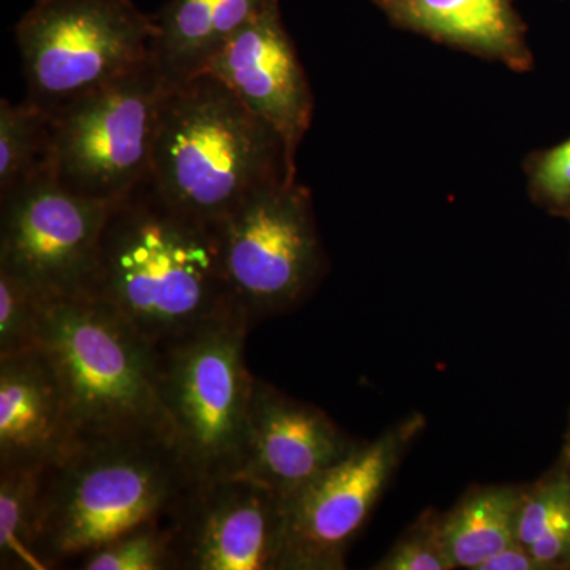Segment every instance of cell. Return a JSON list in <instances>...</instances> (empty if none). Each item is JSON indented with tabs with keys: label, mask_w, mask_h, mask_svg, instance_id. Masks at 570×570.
<instances>
[{
	"label": "cell",
	"mask_w": 570,
	"mask_h": 570,
	"mask_svg": "<svg viewBox=\"0 0 570 570\" xmlns=\"http://www.w3.org/2000/svg\"><path fill=\"white\" fill-rule=\"evenodd\" d=\"M149 181L179 212L219 225L255 190L296 178L279 134L204 71L168 85Z\"/></svg>",
	"instance_id": "2"
},
{
	"label": "cell",
	"mask_w": 570,
	"mask_h": 570,
	"mask_svg": "<svg viewBox=\"0 0 570 570\" xmlns=\"http://www.w3.org/2000/svg\"><path fill=\"white\" fill-rule=\"evenodd\" d=\"M404 31L524 73L534 66L512 0H392L382 7Z\"/></svg>",
	"instance_id": "15"
},
{
	"label": "cell",
	"mask_w": 570,
	"mask_h": 570,
	"mask_svg": "<svg viewBox=\"0 0 570 570\" xmlns=\"http://www.w3.org/2000/svg\"><path fill=\"white\" fill-rule=\"evenodd\" d=\"M532 204L551 216L570 217V138L528 154L523 163Z\"/></svg>",
	"instance_id": "24"
},
{
	"label": "cell",
	"mask_w": 570,
	"mask_h": 570,
	"mask_svg": "<svg viewBox=\"0 0 570 570\" xmlns=\"http://www.w3.org/2000/svg\"><path fill=\"white\" fill-rule=\"evenodd\" d=\"M225 279L249 324L287 313L324 273L313 194L296 181L255 190L219 224Z\"/></svg>",
	"instance_id": "8"
},
{
	"label": "cell",
	"mask_w": 570,
	"mask_h": 570,
	"mask_svg": "<svg viewBox=\"0 0 570 570\" xmlns=\"http://www.w3.org/2000/svg\"><path fill=\"white\" fill-rule=\"evenodd\" d=\"M540 570L570 568V527L554 530L528 547Z\"/></svg>",
	"instance_id": "25"
},
{
	"label": "cell",
	"mask_w": 570,
	"mask_h": 570,
	"mask_svg": "<svg viewBox=\"0 0 570 570\" xmlns=\"http://www.w3.org/2000/svg\"><path fill=\"white\" fill-rule=\"evenodd\" d=\"M115 204L78 197L51 179L0 197V268L43 302L89 295Z\"/></svg>",
	"instance_id": "10"
},
{
	"label": "cell",
	"mask_w": 570,
	"mask_h": 570,
	"mask_svg": "<svg viewBox=\"0 0 570 570\" xmlns=\"http://www.w3.org/2000/svg\"><path fill=\"white\" fill-rule=\"evenodd\" d=\"M168 82L156 62L48 111L52 183L67 193L118 202L151 175Z\"/></svg>",
	"instance_id": "7"
},
{
	"label": "cell",
	"mask_w": 570,
	"mask_h": 570,
	"mask_svg": "<svg viewBox=\"0 0 570 570\" xmlns=\"http://www.w3.org/2000/svg\"><path fill=\"white\" fill-rule=\"evenodd\" d=\"M71 442L61 381L40 346L0 356V468H45Z\"/></svg>",
	"instance_id": "14"
},
{
	"label": "cell",
	"mask_w": 570,
	"mask_h": 570,
	"mask_svg": "<svg viewBox=\"0 0 570 570\" xmlns=\"http://www.w3.org/2000/svg\"><path fill=\"white\" fill-rule=\"evenodd\" d=\"M285 501L245 475L195 482L167 519L176 570H279Z\"/></svg>",
	"instance_id": "11"
},
{
	"label": "cell",
	"mask_w": 570,
	"mask_h": 570,
	"mask_svg": "<svg viewBox=\"0 0 570 570\" xmlns=\"http://www.w3.org/2000/svg\"><path fill=\"white\" fill-rule=\"evenodd\" d=\"M569 219H570V217H569Z\"/></svg>",
	"instance_id": "29"
},
{
	"label": "cell",
	"mask_w": 570,
	"mask_h": 570,
	"mask_svg": "<svg viewBox=\"0 0 570 570\" xmlns=\"http://www.w3.org/2000/svg\"><path fill=\"white\" fill-rule=\"evenodd\" d=\"M442 513L426 510L373 566L376 570H453L441 531Z\"/></svg>",
	"instance_id": "23"
},
{
	"label": "cell",
	"mask_w": 570,
	"mask_h": 570,
	"mask_svg": "<svg viewBox=\"0 0 570 570\" xmlns=\"http://www.w3.org/2000/svg\"><path fill=\"white\" fill-rule=\"evenodd\" d=\"M521 494L523 487H478L442 513V539L456 569L480 570L517 542Z\"/></svg>",
	"instance_id": "17"
},
{
	"label": "cell",
	"mask_w": 570,
	"mask_h": 570,
	"mask_svg": "<svg viewBox=\"0 0 570 570\" xmlns=\"http://www.w3.org/2000/svg\"><path fill=\"white\" fill-rule=\"evenodd\" d=\"M14 36L26 99L47 111L156 62V21L132 0H36Z\"/></svg>",
	"instance_id": "6"
},
{
	"label": "cell",
	"mask_w": 570,
	"mask_h": 570,
	"mask_svg": "<svg viewBox=\"0 0 570 570\" xmlns=\"http://www.w3.org/2000/svg\"><path fill=\"white\" fill-rule=\"evenodd\" d=\"M89 295L157 347L243 314L225 279L219 225L179 212L149 178L112 205Z\"/></svg>",
	"instance_id": "1"
},
{
	"label": "cell",
	"mask_w": 570,
	"mask_h": 570,
	"mask_svg": "<svg viewBox=\"0 0 570 570\" xmlns=\"http://www.w3.org/2000/svg\"><path fill=\"white\" fill-rule=\"evenodd\" d=\"M570 527V471L564 459L553 471L523 487L517 540L530 547L542 535Z\"/></svg>",
	"instance_id": "21"
},
{
	"label": "cell",
	"mask_w": 570,
	"mask_h": 570,
	"mask_svg": "<svg viewBox=\"0 0 570 570\" xmlns=\"http://www.w3.org/2000/svg\"><path fill=\"white\" fill-rule=\"evenodd\" d=\"M39 346L61 381L71 442L170 438L160 401L159 348L99 298L45 302Z\"/></svg>",
	"instance_id": "4"
},
{
	"label": "cell",
	"mask_w": 570,
	"mask_h": 570,
	"mask_svg": "<svg viewBox=\"0 0 570 570\" xmlns=\"http://www.w3.org/2000/svg\"><path fill=\"white\" fill-rule=\"evenodd\" d=\"M356 445L322 409L255 379L238 474L287 501Z\"/></svg>",
	"instance_id": "13"
},
{
	"label": "cell",
	"mask_w": 570,
	"mask_h": 570,
	"mask_svg": "<svg viewBox=\"0 0 570 570\" xmlns=\"http://www.w3.org/2000/svg\"><path fill=\"white\" fill-rule=\"evenodd\" d=\"M562 459H564L566 464H568V468L570 471V425H569L568 434H566V445H564V453H562Z\"/></svg>",
	"instance_id": "27"
},
{
	"label": "cell",
	"mask_w": 570,
	"mask_h": 570,
	"mask_svg": "<svg viewBox=\"0 0 570 570\" xmlns=\"http://www.w3.org/2000/svg\"><path fill=\"white\" fill-rule=\"evenodd\" d=\"M51 164L50 112L28 99L0 100V197L51 179Z\"/></svg>",
	"instance_id": "18"
},
{
	"label": "cell",
	"mask_w": 570,
	"mask_h": 570,
	"mask_svg": "<svg viewBox=\"0 0 570 570\" xmlns=\"http://www.w3.org/2000/svg\"><path fill=\"white\" fill-rule=\"evenodd\" d=\"M374 2H376L377 6L381 7V9H382V7L387 6V3L392 2V0H374Z\"/></svg>",
	"instance_id": "28"
},
{
	"label": "cell",
	"mask_w": 570,
	"mask_h": 570,
	"mask_svg": "<svg viewBox=\"0 0 570 570\" xmlns=\"http://www.w3.org/2000/svg\"><path fill=\"white\" fill-rule=\"evenodd\" d=\"M43 303L28 284L0 268V356L39 346Z\"/></svg>",
	"instance_id": "22"
},
{
	"label": "cell",
	"mask_w": 570,
	"mask_h": 570,
	"mask_svg": "<svg viewBox=\"0 0 570 570\" xmlns=\"http://www.w3.org/2000/svg\"><path fill=\"white\" fill-rule=\"evenodd\" d=\"M279 0H168L153 14L156 66L168 85L204 73L243 26Z\"/></svg>",
	"instance_id": "16"
},
{
	"label": "cell",
	"mask_w": 570,
	"mask_h": 570,
	"mask_svg": "<svg viewBox=\"0 0 570 570\" xmlns=\"http://www.w3.org/2000/svg\"><path fill=\"white\" fill-rule=\"evenodd\" d=\"M243 314L159 348V392L170 439L195 482L238 474L255 377Z\"/></svg>",
	"instance_id": "5"
},
{
	"label": "cell",
	"mask_w": 570,
	"mask_h": 570,
	"mask_svg": "<svg viewBox=\"0 0 570 570\" xmlns=\"http://www.w3.org/2000/svg\"><path fill=\"white\" fill-rule=\"evenodd\" d=\"M480 570H540V568L528 547L517 540L490 558Z\"/></svg>",
	"instance_id": "26"
},
{
	"label": "cell",
	"mask_w": 570,
	"mask_h": 570,
	"mask_svg": "<svg viewBox=\"0 0 570 570\" xmlns=\"http://www.w3.org/2000/svg\"><path fill=\"white\" fill-rule=\"evenodd\" d=\"M81 558L85 570H176L167 521L141 524Z\"/></svg>",
	"instance_id": "20"
},
{
	"label": "cell",
	"mask_w": 570,
	"mask_h": 570,
	"mask_svg": "<svg viewBox=\"0 0 570 570\" xmlns=\"http://www.w3.org/2000/svg\"><path fill=\"white\" fill-rule=\"evenodd\" d=\"M193 483L163 434L71 442L41 474L37 554L52 568L141 524L167 521Z\"/></svg>",
	"instance_id": "3"
},
{
	"label": "cell",
	"mask_w": 570,
	"mask_h": 570,
	"mask_svg": "<svg viewBox=\"0 0 570 570\" xmlns=\"http://www.w3.org/2000/svg\"><path fill=\"white\" fill-rule=\"evenodd\" d=\"M45 468H0V568L45 569L37 554Z\"/></svg>",
	"instance_id": "19"
},
{
	"label": "cell",
	"mask_w": 570,
	"mask_h": 570,
	"mask_svg": "<svg viewBox=\"0 0 570 570\" xmlns=\"http://www.w3.org/2000/svg\"><path fill=\"white\" fill-rule=\"evenodd\" d=\"M425 426L422 415H409L288 498L279 570L346 569L352 540Z\"/></svg>",
	"instance_id": "9"
},
{
	"label": "cell",
	"mask_w": 570,
	"mask_h": 570,
	"mask_svg": "<svg viewBox=\"0 0 570 570\" xmlns=\"http://www.w3.org/2000/svg\"><path fill=\"white\" fill-rule=\"evenodd\" d=\"M283 138L291 174L313 124L314 96L279 6L243 26L206 67Z\"/></svg>",
	"instance_id": "12"
}]
</instances>
